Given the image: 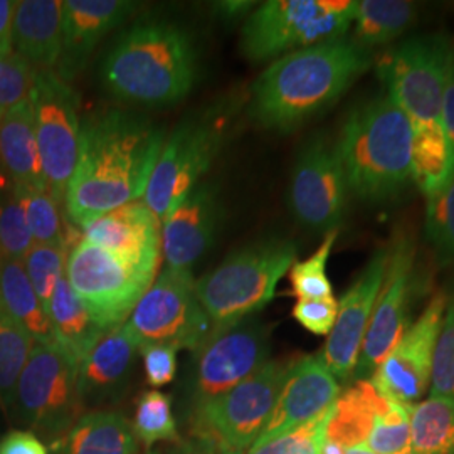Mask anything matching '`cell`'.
Returning <instances> with one entry per match:
<instances>
[{
    "instance_id": "obj_1",
    "label": "cell",
    "mask_w": 454,
    "mask_h": 454,
    "mask_svg": "<svg viewBox=\"0 0 454 454\" xmlns=\"http://www.w3.org/2000/svg\"><path fill=\"white\" fill-rule=\"evenodd\" d=\"M163 144L159 127L123 110L82 121L78 162L66 187L69 221L82 229L101 214L140 200Z\"/></svg>"
},
{
    "instance_id": "obj_2",
    "label": "cell",
    "mask_w": 454,
    "mask_h": 454,
    "mask_svg": "<svg viewBox=\"0 0 454 454\" xmlns=\"http://www.w3.org/2000/svg\"><path fill=\"white\" fill-rule=\"evenodd\" d=\"M372 63L373 52L350 35L290 52L253 84L249 114L262 129L294 130L335 105Z\"/></svg>"
},
{
    "instance_id": "obj_3",
    "label": "cell",
    "mask_w": 454,
    "mask_h": 454,
    "mask_svg": "<svg viewBox=\"0 0 454 454\" xmlns=\"http://www.w3.org/2000/svg\"><path fill=\"white\" fill-rule=\"evenodd\" d=\"M101 78L120 99L152 108L176 105L194 88V44L172 22H138L116 39L103 61Z\"/></svg>"
},
{
    "instance_id": "obj_4",
    "label": "cell",
    "mask_w": 454,
    "mask_h": 454,
    "mask_svg": "<svg viewBox=\"0 0 454 454\" xmlns=\"http://www.w3.org/2000/svg\"><path fill=\"white\" fill-rule=\"evenodd\" d=\"M414 127L387 95L356 106L335 142L350 194L365 202H387L412 180Z\"/></svg>"
},
{
    "instance_id": "obj_5",
    "label": "cell",
    "mask_w": 454,
    "mask_h": 454,
    "mask_svg": "<svg viewBox=\"0 0 454 454\" xmlns=\"http://www.w3.org/2000/svg\"><path fill=\"white\" fill-rule=\"evenodd\" d=\"M296 244L288 239H262L232 253L195 281L197 298L212 326L239 322L264 309L296 262Z\"/></svg>"
},
{
    "instance_id": "obj_6",
    "label": "cell",
    "mask_w": 454,
    "mask_h": 454,
    "mask_svg": "<svg viewBox=\"0 0 454 454\" xmlns=\"http://www.w3.org/2000/svg\"><path fill=\"white\" fill-rule=\"evenodd\" d=\"M357 0H268L244 22L241 51L253 63L283 58L352 29Z\"/></svg>"
},
{
    "instance_id": "obj_7",
    "label": "cell",
    "mask_w": 454,
    "mask_h": 454,
    "mask_svg": "<svg viewBox=\"0 0 454 454\" xmlns=\"http://www.w3.org/2000/svg\"><path fill=\"white\" fill-rule=\"evenodd\" d=\"M454 63V46L444 34H422L387 49L377 59L386 93L414 129L441 123V105Z\"/></svg>"
},
{
    "instance_id": "obj_8",
    "label": "cell",
    "mask_w": 454,
    "mask_h": 454,
    "mask_svg": "<svg viewBox=\"0 0 454 454\" xmlns=\"http://www.w3.org/2000/svg\"><path fill=\"white\" fill-rule=\"evenodd\" d=\"M78 367L56 343H34L17 380L12 412L34 434L56 442L84 414Z\"/></svg>"
},
{
    "instance_id": "obj_9",
    "label": "cell",
    "mask_w": 454,
    "mask_h": 454,
    "mask_svg": "<svg viewBox=\"0 0 454 454\" xmlns=\"http://www.w3.org/2000/svg\"><path fill=\"white\" fill-rule=\"evenodd\" d=\"M155 270L131 264L105 247L82 239L66 260L65 276L101 328L123 325L155 281Z\"/></svg>"
},
{
    "instance_id": "obj_10",
    "label": "cell",
    "mask_w": 454,
    "mask_h": 454,
    "mask_svg": "<svg viewBox=\"0 0 454 454\" xmlns=\"http://www.w3.org/2000/svg\"><path fill=\"white\" fill-rule=\"evenodd\" d=\"M292 364L293 358L268 360L236 387L194 409L191 416L192 434L217 439L243 453L249 450L275 411Z\"/></svg>"
},
{
    "instance_id": "obj_11",
    "label": "cell",
    "mask_w": 454,
    "mask_h": 454,
    "mask_svg": "<svg viewBox=\"0 0 454 454\" xmlns=\"http://www.w3.org/2000/svg\"><path fill=\"white\" fill-rule=\"evenodd\" d=\"M270 328L256 317L212 326L194 350L189 392L192 411L226 394L271 360Z\"/></svg>"
},
{
    "instance_id": "obj_12",
    "label": "cell",
    "mask_w": 454,
    "mask_h": 454,
    "mask_svg": "<svg viewBox=\"0 0 454 454\" xmlns=\"http://www.w3.org/2000/svg\"><path fill=\"white\" fill-rule=\"evenodd\" d=\"M140 345L167 343L195 348L206 340L212 324L202 309L191 270H163L125 322Z\"/></svg>"
},
{
    "instance_id": "obj_13",
    "label": "cell",
    "mask_w": 454,
    "mask_h": 454,
    "mask_svg": "<svg viewBox=\"0 0 454 454\" xmlns=\"http://www.w3.org/2000/svg\"><path fill=\"white\" fill-rule=\"evenodd\" d=\"M224 116H204L179 125L163 144L144 202L163 224L197 187L223 145Z\"/></svg>"
},
{
    "instance_id": "obj_14",
    "label": "cell",
    "mask_w": 454,
    "mask_h": 454,
    "mask_svg": "<svg viewBox=\"0 0 454 454\" xmlns=\"http://www.w3.org/2000/svg\"><path fill=\"white\" fill-rule=\"evenodd\" d=\"M29 99L49 191L65 200L80 153V98L54 71H37Z\"/></svg>"
},
{
    "instance_id": "obj_15",
    "label": "cell",
    "mask_w": 454,
    "mask_h": 454,
    "mask_svg": "<svg viewBox=\"0 0 454 454\" xmlns=\"http://www.w3.org/2000/svg\"><path fill=\"white\" fill-rule=\"evenodd\" d=\"M348 194L337 146L325 135L313 137L293 167L288 192L293 215L311 231H335L343 219Z\"/></svg>"
},
{
    "instance_id": "obj_16",
    "label": "cell",
    "mask_w": 454,
    "mask_h": 454,
    "mask_svg": "<svg viewBox=\"0 0 454 454\" xmlns=\"http://www.w3.org/2000/svg\"><path fill=\"white\" fill-rule=\"evenodd\" d=\"M416 246L411 236L397 234L389 246L382 288L373 307L354 380L371 379L380 362L411 326V305L416 290Z\"/></svg>"
},
{
    "instance_id": "obj_17",
    "label": "cell",
    "mask_w": 454,
    "mask_h": 454,
    "mask_svg": "<svg viewBox=\"0 0 454 454\" xmlns=\"http://www.w3.org/2000/svg\"><path fill=\"white\" fill-rule=\"evenodd\" d=\"M448 296L438 292L403 339L371 375L373 387L399 404H416L429 392L431 371Z\"/></svg>"
},
{
    "instance_id": "obj_18",
    "label": "cell",
    "mask_w": 454,
    "mask_h": 454,
    "mask_svg": "<svg viewBox=\"0 0 454 454\" xmlns=\"http://www.w3.org/2000/svg\"><path fill=\"white\" fill-rule=\"evenodd\" d=\"M387 260L389 246L379 247L339 301L337 320L318 354L339 382L350 380L356 372L372 320L373 307L386 276Z\"/></svg>"
},
{
    "instance_id": "obj_19",
    "label": "cell",
    "mask_w": 454,
    "mask_h": 454,
    "mask_svg": "<svg viewBox=\"0 0 454 454\" xmlns=\"http://www.w3.org/2000/svg\"><path fill=\"white\" fill-rule=\"evenodd\" d=\"M340 392V382L318 356L293 358L275 411L256 442L278 438L318 418L335 404Z\"/></svg>"
},
{
    "instance_id": "obj_20",
    "label": "cell",
    "mask_w": 454,
    "mask_h": 454,
    "mask_svg": "<svg viewBox=\"0 0 454 454\" xmlns=\"http://www.w3.org/2000/svg\"><path fill=\"white\" fill-rule=\"evenodd\" d=\"M90 243L105 247L131 264L159 270L162 258V224L144 200L101 214L82 227Z\"/></svg>"
},
{
    "instance_id": "obj_21",
    "label": "cell",
    "mask_w": 454,
    "mask_h": 454,
    "mask_svg": "<svg viewBox=\"0 0 454 454\" xmlns=\"http://www.w3.org/2000/svg\"><path fill=\"white\" fill-rule=\"evenodd\" d=\"M129 0L63 2V49L54 73L65 82L82 73L99 41L135 12Z\"/></svg>"
},
{
    "instance_id": "obj_22",
    "label": "cell",
    "mask_w": 454,
    "mask_h": 454,
    "mask_svg": "<svg viewBox=\"0 0 454 454\" xmlns=\"http://www.w3.org/2000/svg\"><path fill=\"white\" fill-rule=\"evenodd\" d=\"M221 217L211 185H197L162 224V251L168 268L191 270L211 247Z\"/></svg>"
},
{
    "instance_id": "obj_23",
    "label": "cell",
    "mask_w": 454,
    "mask_h": 454,
    "mask_svg": "<svg viewBox=\"0 0 454 454\" xmlns=\"http://www.w3.org/2000/svg\"><path fill=\"white\" fill-rule=\"evenodd\" d=\"M138 348L125 324L101 337L78 367V394L84 409L114 404L121 397Z\"/></svg>"
},
{
    "instance_id": "obj_24",
    "label": "cell",
    "mask_w": 454,
    "mask_h": 454,
    "mask_svg": "<svg viewBox=\"0 0 454 454\" xmlns=\"http://www.w3.org/2000/svg\"><path fill=\"white\" fill-rule=\"evenodd\" d=\"M12 43L35 71H54L63 49V2H17Z\"/></svg>"
},
{
    "instance_id": "obj_25",
    "label": "cell",
    "mask_w": 454,
    "mask_h": 454,
    "mask_svg": "<svg viewBox=\"0 0 454 454\" xmlns=\"http://www.w3.org/2000/svg\"><path fill=\"white\" fill-rule=\"evenodd\" d=\"M0 168L12 189H49L35 138L31 99L0 116Z\"/></svg>"
},
{
    "instance_id": "obj_26",
    "label": "cell",
    "mask_w": 454,
    "mask_h": 454,
    "mask_svg": "<svg viewBox=\"0 0 454 454\" xmlns=\"http://www.w3.org/2000/svg\"><path fill=\"white\" fill-rule=\"evenodd\" d=\"M54 343L65 352L69 360L80 367L93 347L108 332L101 328L84 309L82 300L71 290L66 276L56 283L48 307Z\"/></svg>"
},
{
    "instance_id": "obj_27",
    "label": "cell",
    "mask_w": 454,
    "mask_h": 454,
    "mask_svg": "<svg viewBox=\"0 0 454 454\" xmlns=\"http://www.w3.org/2000/svg\"><path fill=\"white\" fill-rule=\"evenodd\" d=\"M54 454H138V439L129 419L114 411L84 412L63 438L52 442Z\"/></svg>"
},
{
    "instance_id": "obj_28",
    "label": "cell",
    "mask_w": 454,
    "mask_h": 454,
    "mask_svg": "<svg viewBox=\"0 0 454 454\" xmlns=\"http://www.w3.org/2000/svg\"><path fill=\"white\" fill-rule=\"evenodd\" d=\"M389 406V399L375 389L369 379L354 380L335 401L325 439L345 448L365 444L373 422Z\"/></svg>"
},
{
    "instance_id": "obj_29",
    "label": "cell",
    "mask_w": 454,
    "mask_h": 454,
    "mask_svg": "<svg viewBox=\"0 0 454 454\" xmlns=\"http://www.w3.org/2000/svg\"><path fill=\"white\" fill-rule=\"evenodd\" d=\"M0 307L35 343H54L48 311L34 292L22 261L0 260Z\"/></svg>"
},
{
    "instance_id": "obj_30",
    "label": "cell",
    "mask_w": 454,
    "mask_h": 454,
    "mask_svg": "<svg viewBox=\"0 0 454 454\" xmlns=\"http://www.w3.org/2000/svg\"><path fill=\"white\" fill-rule=\"evenodd\" d=\"M418 5L406 0H360L350 39L365 51L389 46L414 26Z\"/></svg>"
},
{
    "instance_id": "obj_31",
    "label": "cell",
    "mask_w": 454,
    "mask_h": 454,
    "mask_svg": "<svg viewBox=\"0 0 454 454\" xmlns=\"http://www.w3.org/2000/svg\"><path fill=\"white\" fill-rule=\"evenodd\" d=\"M411 177L426 197L436 194L454 177V146L442 125L414 129Z\"/></svg>"
},
{
    "instance_id": "obj_32",
    "label": "cell",
    "mask_w": 454,
    "mask_h": 454,
    "mask_svg": "<svg viewBox=\"0 0 454 454\" xmlns=\"http://www.w3.org/2000/svg\"><path fill=\"white\" fill-rule=\"evenodd\" d=\"M412 454H454V399L429 397L409 404Z\"/></svg>"
},
{
    "instance_id": "obj_33",
    "label": "cell",
    "mask_w": 454,
    "mask_h": 454,
    "mask_svg": "<svg viewBox=\"0 0 454 454\" xmlns=\"http://www.w3.org/2000/svg\"><path fill=\"white\" fill-rule=\"evenodd\" d=\"M12 194L24 207L34 244L66 247L74 246L66 229L61 199H58L49 189H12Z\"/></svg>"
},
{
    "instance_id": "obj_34",
    "label": "cell",
    "mask_w": 454,
    "mask_h": 454,
    "mask_svg": "<svg viewBox=\"0 0 454 454\" xmlns=\"http://www.w3.org/2000/svg\"><path fill=\"white\" fill-rule=\"evenodd\" d=\"M33 337L0 307V406L12 412L17 380L33 350Z\"/></svg>"
},
{
    "instance_id": "obj_35",
    "label": "cell",
    "mask_w": 454,
    "mask_h": 454,
    "mask_svg": "<svg viewBox=\"0 0 454 454\" xmlns=\"http://www.w3.org/2000/svg\"><path fill=\"white\" fill-rule=\"evenodd\" d=\"M131 427L146 448L157 441H180L172 399L159 390H148L138 397Z\"/></svg>"
},
{
    "instance_id": "obj_36",
    "label": "cell",
    "mask_w": 454,
    "mask_h": 454,
    "mask_svg": "<svg viewBox=\"0 0 454 454\" xmlns=\"http://www.w3.org/2000/svg\"><path fill=\"white\" fill-rule=\"evenodd\" d=\"M339 236V229L325 234L318 249L303 261H296L290 268L292 293L298 300H322L333 296V285L326 273V262Z\"/></svg>"
},
{
    "instance_id": "obj_37",
    "label": "cell",
    "mask_w": 454,
    "mask_h": 454,
    "mask_svg": "<svg viewBox=\"0 0 454 454\" xmlns=\"http://www.w3.org/2000/svg\"><path fill=\"white\" fill-rule=\"evenodd\" d=\"M426 239L439 264H454V177L426 204Z\"/></svg>"
},
{
    "instance_id": "obj_38",
    "label": "cell",
    "mask_w": 454,
    "mask_h": 454,
    "mask_svg": "<svg viewBox=\"0 0 454 454\" xmlns=\"http://www.w3.org/2000/svg\"><path fill=\"white\" fill-rule=\"evenodd\" d=\"M69 249L71 247H66V246L34 244L22 260L26 275L29 278L34 292L39 296L46 311H48L51 296L56 288V283L59 281L61 276H65L66 260H67Z\"/></svg>"
},
{
    "instance_id": "obj_39",
    "label": "cell",
    "mask_w": 454,
    "mask_h": 454,
    "mask_svg": "<svg viewBox=\"0 0 454 454\" xmlns=\"http://www.w3.org/2000/svg\"><path fill=\"white\" fill-rule=\"evenodd\" d=\"M365 446L377 454H412L409 404L390 401L389 409L373 422Z\"/></svg>"
},
{
    "instance_id": "obj_40",
    "label": "cell",
    "mask_w": 454,
    "mask_h": 454,
    "mask_svg": "<svg viewBox=\"0 0 454 454\" xmlns=\"http://www.w3.org/2000/svg\"><path fill=\"white\" fill-rule=\"evenodd\" d=\"M332 409L278 438L253 444L247 454H320Z\"/></svg>"
},
{
    "instance_id": "obj_41",
    "label": "cell",
    "mask_w": 454,
    "mask_h": 454,
    "mask_svg": "<svg viewBox=\"0 0 454 454\" xmlns=\"http://www.w3.org/2000/svg\"><path fill=\"white\" fill-rule=\"evenodd\" d=\"M34 246L26 212L12 194L0 202V260L22 261Z\"/></svg>"
},
{
    "instance_id": "obj_42",
    "label": "cell",
    "mask_w": 454,
    "mask_h": 454,
    "mask_svg": "<svg viewBox=\"0 0 454 454\" xmlns=\"http://www.w3.org/2000/svg\"><path fill=\"white\" fill-rule=\"evenodd\" d=\"M429 397L454 399V296L448 300L433 358Z\"/></svg>"
},
{
    "instance_id": "obj_43",
    "label": "cell",
    "mask_w": 454,
    "mask_h": 454,
    "mask_svg": "<svg viewBox=\"0 0 454 454\" xmlns=\"http://www.w3.org/2000/svg\"><path fill=\"white\" fill-rule=\"evenodd\" d=\"M37 71L17 52L0 58V116L31 98Z\"/></svg>"
},
{
    "instance_id": "obj_44",
    "label": "cell",
    "mask_w": 454,
    "mask_h": 454,
    "mask_svg": "<svg viewBox=\"0 0 454 454\" xmlns=\"http://www.w3.org/2000/svg\"><path fill=\"white\" fill-rule=\"evenodd\" d=\"M292 313L293 318L309 333L328 337L337 320L339 301L335 296L322 300H298Z\"/></svg>"
},
{
    "instance_id": "obj_45",
    "label": "cell",
    "mask_w": 454,
    "mask_h": 454,
    "mask_svg": "<svg viewBox=\"0 0 454 454\" xmlns=\"http://www.w3.org/2000/svg\"><path fill=\"white\" fill-rule=\"evenodd\" d=\"M144 356L146 382L152 387H163L170 384L177 373L179 348L167 343H146L138 348Z\"/></svg>"
},
{
    "instance_id": "obj_46",
    "label": "cell",
    "mask_w": 454,
    "mask_h": 454,
    "mask_svg": "<svg viewBox=\"0 0 454 454\" xmlns=\"http://www.w3.org/2000/svg\"><path fill=\"white\" fill-rule=\"evenodd\" d=\"M0 454H49V451L33 431H11L0 439Z\"/></svg>"
},
{
    "instance_id": "obj_47",
    "label": "cell",
    "mask_w": 454,
    "mask_h": 454,
    "mask_svg": "<svg viewBox=\"0 0 454 454\" xmlns=\"http://www.w3.org/2000/svg\"><path fill=\"white\" fill-rule=\"evenodd\" d=\"M167 454H244L232 450L224 442L209 436L192 434L191 438L180 439L179 442L168 450Z\"/></svg>"
},
{
    "instance_id": "obj_48",
    "label": "cell",
    "mask_w": 454,
    "mask_h": 454,
    "mask_svg": "<svg viewBox=\"0 0 454 454\" xmlns=\"http://www.w3.org/2000/svg\"><path fill=\"white\" fill-rule=\"evenodd\" d=\"M16 0H0V58L11 56L14 52V17H16Z\"/></svg>"
},
{
    "instance_id": "obj_49",
    "label": "cell",
    "mask_w": 454,
    "mask_h": 454,
    "mask_svg": "<svg viewBox=\"0 0 454 454\" xmlns=\"http://www.w3.org/2000/svg\"><path fill=\"white\" fill-rule=\"evenodd\" d=\"M441 125L446 131L451 145L454 146V63L448 76V82L442 95V105H441Z\"/></svg>"
},
{
    "instance_id": "obj_50",
    "label": "cell",
    "mask_w": 454,
    "mask_h": 454,
    "mask_svg": "<svg viewBox=\"0 0 454 454\" xmlns=\"http://www.w3.org/2000/svg\"><path fill=\"white\" fill-rule=\"evenodd\" d=\"M254 7V2H247V0H231V2H219L215 4V11L224 19H238L243 17L244 14L251 12Z\"/></svg>"
},
{
    "instance_id": "obj_51",
    "label": "cell",
    "mask_w": 454,
    "mask_h": 454,
    "mask_svg": "<svg viewBox=\"0 0 454 454\" xmlns=\"http://www.w3.org/2000/svg\"><path fill=\"white\" fill-rule=\"evenodd\" d=\"M343 454H377L371 451L365 444H358V446H350V448H345Z\"/></svg>"
},
{
    "instance_id": "obj_52",
    "label": "cell",
    "mask_w": 454,
    "mask_h": 454,
    "mask_svg": "<svg viewBox=\"0 0 454 454\" xmlns=\"http://www.w3.org/2000/svg\"><path fill=\"white\" fill-rule=\"evenodd\" d=\"M7 414H5V411L2 409V406H0V427H2V424H4V418H5Z\"/></svg>"
},
{
    "instance_id": "obj_53",
    "label": "cell",
    "mask_w": 454,
    "mask_h": 454,
    "mask_svg": "<svg viewBox=\"0 0 454 454\" xmlns=\"http://www.w3.org/2000/svg\"><path fill=\"white\" fill-rule=\"evenodd\" d=\"M2 180H5V176H4V172H2V168H0V185H4Z\"/></svg>"
},
{
    "instance_id": "obj_54",
    "label": "cell",
    "mask_w": 454,
    "mask_h": 454,
    "mask_svg": "<svg viewBox=\"0 0 454 454\" xmlns=\"http://www.w3.org/2000/svg\"><path fill=\"white\" fill-rule=\"evenodd\" d=\"M148 454H159V453H148Z\"/></svg>"
}]
</instances>
